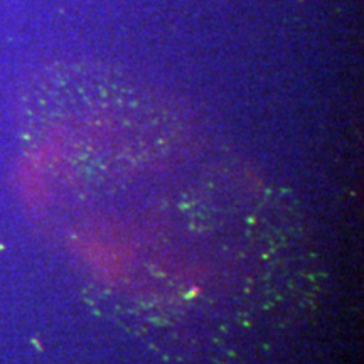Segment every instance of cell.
Wrapping results in <instances>:
<instances>
[{"mask_svg": "<svg viewBox=\"0 0 364 364\" xmlns=\"http://www.w3.org/2000/svg\"><path fill=\"white\" fill-rule=\"evenodd\" d=\"M66 85L53 177L100 312L139 332L221 336L306 317L317 255L285 191L208 152L134 81L83 71Z\"/></svg>", "mask_w": 364, "mask_h": 364, "instance_id": "cell-1", "label": "cell"}]
</instances>
